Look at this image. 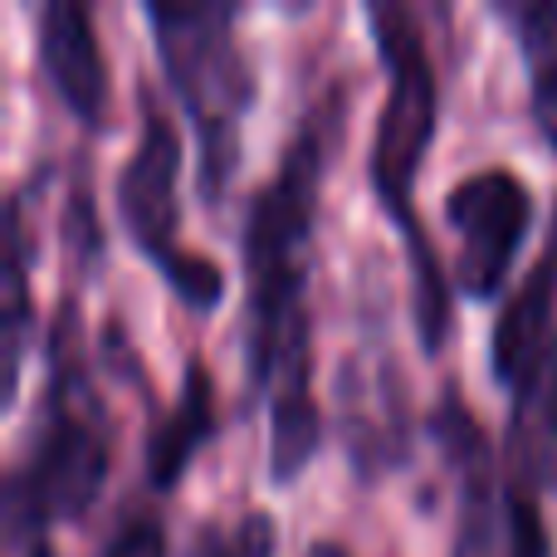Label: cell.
<instances>
[{
  "mask_svg": "<svg viewBox=\"0 0 557 557\" xmlns=\"http://www.w3.org/2000/svg\"><path fill=\"white\" fill-rule=\"evenodd\" d=\"M367 25H372L382 64L392 74V88H386V103L372 137V186L382 196L386 215L401 221L406 255H416V250H431V240L411 221V186H416V172H421L425 147L435 137L441 94H435V69L411 10L392 5V0H376V5H367Z\"/></svg>",
  "mask_w": 557,
  "mask_h": 557,
  "instance_id": "obj_4",
  "label": "cell"
},
{
  "mask_svg": "<svg viewBox=\"0 0 557 557\" xmlns=\"http://www.w3.org/2000/svg\"><path fill=\"white\" fill-rule=\"evenodd\" d=\"M10 557H49L45 533L39 529H15V523H10Z\"/></svg>",
  "mask_w": 557,
  "mask_h": 557,
  "instance_id": "obj_18",
  "label": "cell"
},
{
  "mask_svg": "<svg viewBox=\"0 0 557 557\" xmlns=\"http://www.w3.org/2000/svg\"><path fill=\"white\" fill-rule=\"evenodd\" d=\"M509 470L519 494L557 490V337L543 347L539 367L513 386Z\"/></svg>",
  "mask_w": 557,
  "mask_h": 557,
  "instance_id": "obj_11",
  "label": "cell"
},
{
  "mask_svg": "<svg viewBox=\"0 0 557 557\" xmlns=\"http://www.w3.org/2000/svg\"><path fill=\"white\" fill-rule=\"evenodd\" d=\"M103 557H166V529L152 513H127L113 529Z\"/></svg>",
  "mask_w": 557,
  "mask_h": 557,
  "instance_id": "obj_16",
  "label": "cell"
},
{
  "mask_svg": "<svg viewBox=\"0 0 557 557\" xmlns=\"http://www.w3.org/2000/svg\"><path fill=\"white\" fill-rule=\"evenodd\" d=\"M215 431V382L206 372V362H186L182 372V396L172 401V411L157 416L152 435H147V480L157 490H172L186 474L191 455L211 441Z\"/></svg>",
  "mask_w": 557,
  "mask_h": 557,
  "instance_id": "obj_12",
  "label": "cell"
},
{
  "mask_svg": "<svg viewBox=\"0 0 557 557\" xmlns=\"http://www.w3.org/2000/svg\"><path fill=\"white\" fill-rule=\"evenodd\" d=\"M84 347L74 337V308L54 318L49 337V396L29 455L15 465L5 484V523L39 529L54 519H74L103 494L113 465L108 411L84 372Z\"/></svg>",
  "mask_w": 557,
  "mask_h": 557,
  "instance_id": "obj_2",
  "label": "cell"
},
{
  "mask_svg": "<svg viewBox=\"0 0 557 557\" xmlns=\"http://www.w3.org/2000/svg\"><path fill=\"white\" fill-rule=\"evenodd\" d=\"M25 333H29L25 225H20V201H10V215H5V401H15L20 357H25Z\"/></svg>",
  "mask_w": 557,
  "mask_h": 557,
  "instance_id": "obj_14",
  "label": "cell"
},
{
  "mask_svg": "<svg viewBox=\"0 0 557 557\" xmlns=\"http://www.w3.org/2000/svg\"><path fill=\"white\" fill-rule=\"evenodd\" d=\"M304 557H347V553L337 548V543H313V548H308Z\"/></svg>",
  "mask_w": 557,
  "mask_h": 557,
  "instance_id": "obj_19",
  "label": "cell"
},
{
  "mask_svg": "<svg viewBox=\"0 0 557 557\" xmlns=\"http://www.w3.org/2000/svg\"><path fill=\"white\" fill-rule=\"evenodd\" d=\"M260 392L270 396V480L294 484L318 445V406H313V376H308V327H298L278 347Z\"/></svg>",
  "mask_w": 557,
  "mask_h": 557,
  "instance_id": "obj_10",
  "label": "cell"
},
{
  "mask_svg": "<svg viewBox=\"0 0 557 557\" xmlns=\"http://www.w3.org/2000/svg\"><path fill=\"white\" fill-rule=\"evenodd\" d=\"M274 553V523L264 513H245L231 529H215L201 539V557H270Z\"/></svg>",
  "mask_w": 557,
  "mask_h": 557,
  "instance_id": "obj_15",
  "label": "cell"
},
{
  "mask_svg": "<svg viewBox=\"0 0 557 557\" xmlns=\"http://www.w3.org/2000/svg\"><path fill=\"white\" fill-rule=\"evenodd\" d=\"M553 304H557V215H553L548 245L539 250L533 270L523 274V284L509 294L504 313L494 318L490 367L499 386H519L539 367L543 347L553 343Z\"/></svg>",
  "mask_w": 557,
  "mask_h": 557,
  "instance_id": "obj_9",
  "label": "cell"
},
{
  "mask_svg": "<svg viewBox=\"0 0 557 557\" xmlns=\"http://www.w3.org/2000/svg\"><path fill=\"white\" fill-rule=\"evenodd\" d=\"M39 64H45L54 94L88 127H103L108 117V69L98 54L94 15L78 0H49L39 10Z\"/></svg>",
  "mask_w": 557,
  "mask_h": 557,
  "instance_id": "obj_8",
  "label": "cell"
},
{
  "mask_svg": "<svg viewBox=\"0 0 557 557\" xmlns=\"http://www.w3.org/2000/svg\"><path fill=\"white\" fill-rule=\"evenodd\" d=\"M176 172H182V137H176L172 117L162 113V103L143 88V133H137L127 166L117 172V215L137 240V250L157 260V270H166L182 255L176 250V225H182Z\"/></svg>",
  "mask_w": 557,
  "mask_h": 557,
  "instance_id": "obj_6",
  "label": "cell"
},
{
  "mask_svg": "<svg viewBox=\"0 0 557 557\" xmlns=\"http://www.w3.org/2000/svg\"><path fill=\"white\" fill-rule=\"evenodd\" d=\"M513 29H519L523 59H529V103L539 117V133L557 152V5L553 0H533V5L504 10Z\"/></svg>",
  "mask_w": 557,
  "mask_h": 557,
  "instance_id": "obj_13",
  "label": "cell"
},
{
  "mask_svg": "<svg viewBox=\"0 0 557 557\" xmlns=\"http://www.w3.org/2000/svg\"><path fill=\"white\" fill-rule=\"evenodd\" d=\"M327 162V113H308L288 143L284 162L255 191L245 215V274H250V382L264 386L278 347L308 327L304 313V274H308V235L318 211V176Z\"/></svg>",
  "mask_w": 557,
  "mask_h": 557,
  "instance_id": "obj_1",
  "label": "cell"
},
{
  "mask_svg": "<svg viewBox=\"0 0 557 557\" xmlns=\"http://www.w3.org/2000/svg\"><path fill=\"white\" fill-rule=\"evenodd\" d=\"M509 557H548V529L529 494L509 499Z\"/></svg>",
  "mask_w": 557,
  "mask_h": 557,
  "instance_id": "obj_17",
  "label": "cell"
},
{
  "mask_svg": "<svg viewBox=\"0 0 557 557\" xmlns=\"http://www.w3.org/2000/svg\"><path fill=\"white\" fill-rule=\"evenodd\" d=\"M431 431L441 441L445 460L455 470V543L450 557H499L509 548V509H499V480H494V450L484 441L480 421L460 406V396L445 392L431 416Z\"/></svg>",
  "mask_w": 557,
  "mask_h": 557,
  "instance_id": "obj_7",
  "label": "cell"
},
{
  "mask_svg": "<svg viewBox=\"0 0 557 557\" xmlns=\"http://www.w3.org/2000/svg\"><path fill=\"white\" fill-rule=\"evenodd\" d=\"M445 215H450L455 235H460V260H455V278L470 298H490L504 284L513 255H519L523 235L533 225V196L504 166L474 172L455 182L445 196Z\"/></svg>",
  "mask_w": 557,
  "mask_h": 557,
  "instance_id": "obj_5",
  "label": "cell"
},
{
  "mask_svg": "<svg viewBox=\"0 0 557 557\" xmlns=\"http://www.w3.org/2000/svg\"><path fill=\"white\" fill-rule=\"evenodd\" d=\"M157 59L201 137V191L221 201L240 152V117L255 98V74L235 39L231 5H147Z\"/></svg>",
  "mask_w": 557,
  "mask_h": 557,
  "instance_id": "obj_3",
  "label": "cell"
}]
</instances>
